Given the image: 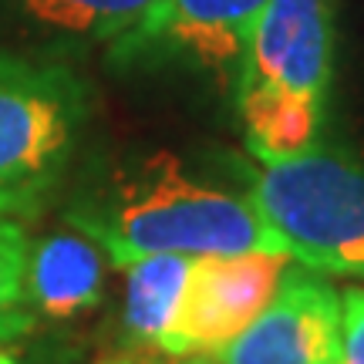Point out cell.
<instances>
[{"instance_id": "cell-8", "label": "cell", "mask_w": 364, "mask_h": 364, "mask_svg": "<svg viewBox=\"0 0 364 364\" xmlns=\"http://www.w3.org/2000/svg\"><path fill=\"white\" fill-rule=\"evenodd\" d=\"M24 284L34 317L78 321L105 297L102 250L81 233H51L31 240Z\"/></svg>"}, {"instance_id": "cell-13", "label": "cell", "mask_w": 364, "mask_h": 364, "mask_svg": "<svg viewBox=\"0 0 364 364\" xmlns=\"http://www.w3.org/2000/svg\"><path fill=\"white\" fill-rule=\"evenodd\" d=\"M172 364H216V358H209V354H193V358H176Z\"/></svg>"}, {"instance_id": "cell-4", "label": "cell", "mask_w": 364, "mask_h": 364, "mask_svg": "<svg viewBox=\"0 0 364 364\" xmlns=\"http://www.w3.org/2000/svg\"><path fill=\"white\" fill-rule=\"evenodd\" d=\"M290 257L284 253H209L193 257L179 311L159 354L193 358L223 351L273 300Z\"/></svg>"}, {"instance_id": "cell-12", "label": "cell", "mask_w": 364, "mask_h": 364, "mask_svg": "<svg viewBox=\"0 0 364 364\" xmlns=\"http://www.w3.org/2000/svg\"><path fill=\"white\" fill-rule=\"evenodd\" d=\"M338 364H364V287L341 294V358Z\"/></svg>"}, {"instance_id": "cell-2", "label": "cell", "mask_w": 364, "mask_h": 364, "mask_svg": "<svg viewBox=\"0 0 364 364\" xmlns=\"http://www.w3.org/2000/svg\"><path fill=\"white\" fill-rule=\"evenodd\" d=\"M91 98L61 61L0 54V216L38 220L65 189Z\"/></svg>"}, {"instance_id": "cell-10", "label": "cell", "mask_w": 364, "mask_h": 364, "mask_svg": "<svg viewBox=\"0 0 364 364\" xmlns=\"http://www.w3.org/2000/svg\"><path fill=\"white\" fill-rule=\"evenodd\" d=\"M31 17L68 34L115 41L142 21L156 0H21Z\"/></svg>"}, {"instance_id": "cell-6", "label": "cell", "mask_w": 364, "mask_h": 364, "mask_svg": "<svg viewBox=\"0 0 364 364\" xmlns=\"http://www.w3.org/2000/svg\"><path fill=\"white\" fill-rule=\"evenodd\" d=\"M213 358L216 364H338L341 294L321 273L287 263L260 317Z\"/></svg>"}, {"instance_id": "cell-9", "label": "cell", "mask_w": 364, "mask_h": 364, "mask_svg": "<svg viewBox=\"0 0 364 364\" xmlns=\"http://www.w3.org/2000/svg\"><path fill=\"white\" fill-rule=\"evenodd\" d=\"M122 270H125V300L118 317V338L129 351H159L179 311L193 257L152 253Z\"/></svg>"}, {"instance_id": "cell-5", "label": "cell", "mask_w": 364, "mask_h": 364, "mask_svg": "<svg viewBox=\"0 0 364 364\" xmlns=\"http://www.w3.org/2000/svg\"><path fill=\"white\" fill-rule=\"evenodd\" d=\"M331 0H267L240 61V95L321 105L331 81Z\"/></svg>"}, {"instance_id": "cell-14", "label": "cell", "mask_w": 364, "mask_h": 364, "mask_svg": "<svg viewBox=\"0 0 364 364\" xmlns=\"http://www.w3.org/2000/svg\"><path fill=\"white\" fill-rule=\"evenodd\" d=\"M0 364H21V361H17V354H11L4 344H0Z\"/></svg>"}, {"instance_id": "cell-7", "label": "cell", "mask_w": 364, "mask_h": 364, "mask_svg": "<svg viewBox=\"0 0 364 364\" xmlns=\"http://www.w3.org/2000/svg\"><path fill=\"white\" fill-rule=\"evenodd\" d=\"M267 0H156L142 21L115 38V61L186 54L213 71H240L250 31Z\"/></svg>"}, {"instance_id": "cell-11", "label": "cell", "mask_w": 364, "mask_h": 364, "mask_svg": "<svg viewBox=\"0 0 364 364\" xmlns=\"http://www.w3.org/2000/svg\"><path fill=\"white\" fill-rule=\"evenodd\" d=\"M27 247L31 236L24 226L0 216V344L21 341L38 321L27 304Z\"/></svg>"}, {"instance_id": "cell-15", "label": "cell", "mask_w": 364, "mask_h": 364, "mask_svg": "<svg viewBox=\"0 0 364 364\" xmlns=\"http://www.w3.org/2000/svg\"><path fill=\"white\" fill-rule=\"evenodd\" d=\"M112 364H149V361H135V358H122V361H112Z\"/></svg>"}, {"instance_id": "cell-1", "label": "cell", "mask_w": 364, "mask_h": 364, "mask_svg": "<svg viewBox=\"0 0 364 364\" xmlns=\"http://www.w3.org/2000/svg\"><path fill=\"white\" fill-rule=\"evenodd\" d=\"M65 223L108 253L115 267L152 253H284L273 233L250 203L233 193L189 176L176 156L156 152L112 166L85 189L71 196Z\"/></svg>"}, {"instance_id": "cell-16", "label": "cell", "mask_w": 364, "mask_h": 364, "mask_svg": "<svg viewBox=\"0 0 364 364\" xmlns=\"http://www.w3.org/2000/svg\"><path fill=\"white\" fill-rule=\"evenodd\" d=\"M358 277H364V270H361V273H358Z\"/></svg>"}, {"instance_id": "cell-3", "label": "cell", "mask_w": 364, "mask_h": 364, "mask_svg": "<svg viewBox=\"0 0 364 364\" xmlns=\"http://www.w3.org/2000/svg\"><path fill=\"white\" fill-rule=\"evenodd\" d=\"M250 203L280 236L287 257L314 273L364 270V162L307 145L247 172Z\"/></svg>"}]
</instances>
